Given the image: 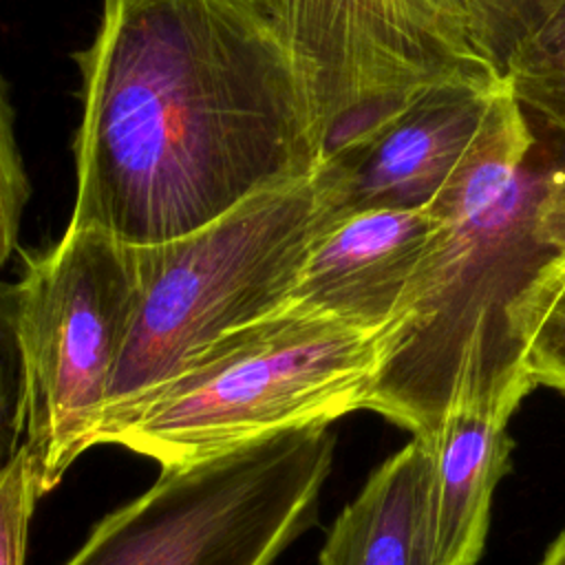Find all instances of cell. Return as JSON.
Listing matches in <instances>:
<instances>
[{
  "label": "cell",
  "mask_w": 565,
  "mask_h": 565,
  "mask_svg": "<svg viewBox=\"0 0 565 565\" xmlns=\"http://www.w3.org/2000/svg\"><path fill=\"white\" fill-rule=\"evenodd\" d=\"M503 75L525 113L565 135V4L505 55Z\"/></svg>",
  "instance_id": "obj_12"
},
{
  "label": "cell",
  "mask_w": 565,
  "mask_h": 565,
  "mask_svg": "<svg viewBox=\"0 0 565 565\" xmlns=\"http://www.w3.org/2000/svg\"><path fill=\"white\" fill-rule=\"evenodd\" d=\"M541 565H565V530L561 532V536L552 543V547L547 550L545 558Z\"/></svg>",
  "instance_id": "obj_19"
},
{
  "label": "cell",
  "mask_w": 565,
  "mask_h": 565,
  "mask_svg": "<svg viewBox=\"0 0 565 565\" xmlns=\"http://www.w3.org/2000/svg\"><path fill=\"white\" fill-rule=\"evenodd\" d=\"M18 285L26 388L22 446L42 497L97 446L137 300L132 245L68 225L53 247L26 258Z\"/></svg>",
  "instance_id": "obj_7"
},
{
  "label": "cell",
  "mask_w": 565,
  "mask_h": 565,
  "mask_svg": "<svg viewBox=\"0 0 565 565\" xmlns=\"http://www.w3.org/2000/svg\"><path fill=\"white\" fill-rule=\"evenodd\" d=\"M501 90H444L411 110L353 161L316 172L324 218L371 207L426 210Z\"/></svg>",
  "instance_id": "obj_9"
},
{
  "label": "cell",
  "mask_w": 565,
  "mask_h": 565,
  "mask_svg": "<svg viewBox=\"0 0 565 565\" xmlns=\"http://www.w3.org/2000/svg\"><path fill=\"white\" fill-rule=\"evenodd\" d=\"M380 335L285 307L218 342L110 426L99 444L177 468L362 411Z\"/></svg>",
  "instance_id": "obj_4"
},
{
  "label": "cell",
  "mask_w": 565,
  "mask_h": 565,
  "mask_svg": "<svg viewBox=\"0 0 565 565\" xmlns=\"http://www.w3.org/2000/svg\"><path fill=\"white\" fill-rule=\"evenodd\" d=\"M523 324L532 382L565 395V260L554 265L527 298Z\"/></svg>",
  "instance_id": "obj_13"
},
{
  "label": "cell",
  "mask_w": 565,
  "mask_h": 565,
  "mask_svg": "<svg viewBox=\"0 0 565 565\" xmlns=\"http://www.w3.org/2000/svg\"><path fill=\"white\" fill-rule=\"evenodd\" d=\"M510 417L452 406L435 437V516L439 565H477L490 525L492 494L510 470Z\"/></svg>",
  "instance_id": "obj_11"
},
{
  "label": "cell",
  "mask_w": 565,
  "mask_h": 565,
  "mask_svg": "<svg viewBox=\"0 0 565 565\" xmlns=\"http://www.w3.org/2000/svg\"><path fill=\"white\" fill-rule=\"evenodd\" d=\"M333 448L322 424L161 468L64 565H274L316 521Z\"/></svg>",
  "instance_id": "obj_6"
},
{
  "label": "cell",
  "mask_w": 565,
  "mask_h": 565,
  "mask_svg": "<svg viewBox=\"0 0 565 565\" xmlns=\"http://www.w3.org/2000/svg\"><path fill=\"white\" fill-rule=\"evenodd\" d=\"M554 218H556V230L561 236V245L565 249V161L558 172V179L554 183Z\"/></svg>",
  "instance_id": "obj_18"
},
{
  "label": "cell",
  "mask_w": 565,
  "mask_h": 565,
  "mask_svg": "<svg viewBox=\"0 0 565 565\" xmlns=\"http://www.w3.org/2000/svg\"><path fill=\"white\" fill-rule=\"evenodd\" d=\"M31 196V183L13 132V110L0 73V267L18 249L22 214Z\"/></svg>",
  "instance_id": "obj_16"
},
{
  "label": "cell",
  "mask_w": 565,
  "mask_h": 565,
  "mask_svg": "<svg viewBox=\"0 0 565 565\" xmlns=\"http://www.w3.org/2000/svg\"><path fill=\"white\" fill-rule=\"evenodd\" d=\"M322 223L311 177L267 188L190 234L132 247L137 300L99 439L218 342L280 313Z\"/></svg>",
  "instance_id": "obj_3"
},
{
  "label": "cell",
  "mask_w": 565,
  "mask_h": 565,
  "mask_svg": "<svg viewBox=\"0 0 565 565\" xmlns=\"http://www.w3.org/2000/svg\"><path fill=\"white\" fill-rule=\"evenodd\" d=\"M26 430L20 285L0 278V470L18 455Z\"/></svg>",
  "instance_id": "obj_14"
},
{
  "label": "cell",
  "mask_w": 565,
  "mask_h": 565,
  "mask_svg": "<svg viewBox=\"0 0 565 565\" xmlns=\"http://www.w3.org/2000/svg\"><path fill=\"white\" fill-rule=\"evenodd\" d=\"M82 71L71 227L141 247L320 168L274 0H104Z\"/></svg>",
  "instance_id": "obj_1"
},
{
  "label": "cell",
  "mask_w": 565,
  "mask_h": 565,
  "mask_svg": "<svg viewBox=\"0 0 565 565\" xmlns=\"http://www.w3.org/2000/svg\"><path fill=\"white\" fill-rule=\"evenodd\" d=\"M318 565H439L435 452L413 437L331 523Z\"/></svg>",
  "instance_id": "obj_10"
},
{
  "label": "cell",
  "mask_w": 565,
  "mask_h": 565,
  "mask_svg": "<svg viewBox=\"0 0 565 565\" xmlns=\"http://www.w3.org/2000/svg\"><path fill=\"white\" fill-rule=\"evenodd\" d=\"M313 104L320 170L371 148L426 99L505 88L481 0H274Z\"/></svg>",
  "instance_id": "obj_5"
},
{
  "label": "cell",
  "mask_w": 565,
  "mask_h": 565,
  "mask_svg": "<svg viewBox=\"0 0 565 565\" xmlns=\"http://www.w3.org/2000/svg\"><path fill=\"white\" fill-rule=\"evenodd\" d=\"M433 232L428 210L371 207L324 221L287 307L382 333L402 311Z\"/></svg>",
  "instance_id": "obj_8"
},
{
  "label": "cell",
  "mask_w": 565,
  "mask_h": 565,
  "mask_svg": "<svg viewBox=\"0 0 565 565\" xmlns=\"http://www.w3.org/2000/svg\"><path fill=\"white\" fill-rule=\"evenodd\" d=\"M563 161L565 135L503 88L426 207L435 232L402 311L380 335L364 411L426 441L452 406L512 417L536 386L525 302L565 260L554 218Z\"/></svg>",
  "instance_id": "obj_2"
},
{
  "label": "cell",
  "mask_w": 565,
  "mask_h": 565,
  "mask_svg": "<svg viewBox=\"0 0 565 565\" xmlns=\"http://www.w3.org/2000/svg\"><path fill=\"white\" fill-rule=\"evenodd\" d=\"M497 57L505 55L534 29H539L565 0H481Z\"/></svg>",
  "instance_id": "obj_17"
},
{
  "label": "cell",
  "mask_w": 565,
  "mask_h": 565,
  "mask_svg": "<svg viewBox=\"0 0 565 565\" xmlns=\"http://www.w3.org/2000/svg\"><path fill=\"white\" fill-rule=\"evenodd\" d=\"M40 492L24 446L0 470V565H24Z\"/></svg>",
  "instance_id": "obj_15"
}]
</instances>
